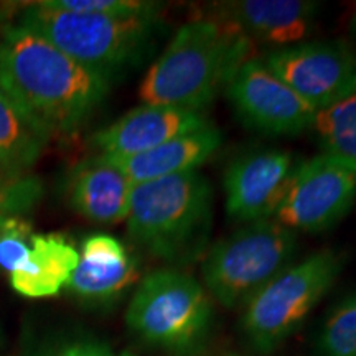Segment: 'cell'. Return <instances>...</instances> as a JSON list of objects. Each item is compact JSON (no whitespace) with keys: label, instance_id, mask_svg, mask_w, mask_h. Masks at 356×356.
<instances>
[{"label":"cell","instance_id":"obj_1","mask_svg":"<svg viewBox=\"0 0 356 356\" xmlns=\"http://www.w3.org/2000/svg\"><path fill=\"white\" fill-rule=\"evenodd\" d=\"M111 89V78L70 58L22 25L0 40V91L44 131L71 136L86 124Z\"/></svg>","mask_w":356,"mask_h":356},{"label":"cell","instance_id":"obj_2","mask_svg":"<svg viewBox=\"0 0 356 356\" xmlns=\"http://www.w3.org/2000/svg\"><path fill=\"white\" fill-rule=\"evenodd\" d=\"M251 47L246 35L220 17L186 22L142 79V104L207 113L236 70L251 58Z\"/></svg>","mask_w":356,"mask_h":356},{"label":"cell","instance_id":"obj_3","mask_svg":"<svg viewBox=\"0 0 356 356\" xmlns=\"http://www.w3.org/2000/svg\"><path fill=\"white\" fill-rule=\"evenodd\" d=\"M129 236L170 267L204 257L213 228V190L207 177L190 172L134 185Z\"/></svg>","mask_w":356,"mask_h":356},{"label":"cell","instance_id":"obj_4","mask_svg":"<svg viewBox=\"0 0 356 356\" xmlns=\"http://www.w3.org/2000/svg\"><path fill=\"white\" fill-rule=\"evenodd\" d=\"M159 15H101L65 10L50 0L26 3L19 25L42 35L74 61L102 74L118 73L144 58Z\"/></svg>","mask_w":356,"mask_h":356},{"label":"cell","instance_id":"obj_5","mask_svg":"<svg viewBox=\"0 0 356 356\" xmlns=\"http://www.w3.org/2000/svg\"><path fill=\"white\" fill-rule=\"evenodd\" d=\"M211 317V300L203 284L175 267L144 275L126 312L134 335L175 356H191L203 348Z\"/></svg>","mask_w":356,"mask_h":356},{"label":"cell","instance_id":"obj_6","mask_svg":"<svg viewBox=\"0 0 356 356\" xmlns=\"http://www.w3.org/2000/svg\"><path fill=\"white\" fill-rule=\"evenodd\" d=\"M297 233L275 220L249 222L208 248L203 287L218 304L238 309L282 273L297 251Z\"/></svg>","mask_w":356,"mask_h":356},{"label":"cell","instance_id":"obj_7","mask_svg":"<svg viewBox=\"0 0 356 356\" xmlns=\"http://www.w3.org/2000/svg\"><path fill=\"white\" fill-rule=\"evenodd\" d=\"M346 256L327 248L291 264L244 307V337L262 355L277 350L337 282Z\"/></svg>","mask_w":356,"mask_h":356},{"label":"cell","instance_id":"obj_8","mask_svg":"<svg viewBox=\"0 0 356 356\" xmlns=\"http://www.w3.org/2000/svg\"><path fill=\"white\" fill-rule=\"evenodd\" d=\"M356 197V162L318 154L302 162L274 220L293 233L318 234L343 218Z\"/></svg>","mask_w":356,"mask_h":356},{"label":"cell","instance_id":"obj_9","mask_svg":"<svg viewBox=\"0 0 356 356\" xmlns=\"http://www.w3.org/2000/svg\"><path fill=\"white\" fill-rule=\"evenodd\" d=\"M261 60L315 113L356 91V48L346 40L273 48Z\"/></svg>","mask_w":356,"mask_h":356},{"label":"cell","instance_id":"obj_10","mask_svg":"<svg viewBox=\"0 0 356 356\" xmlns=\"http://www.w3.org/2000/svg\"><path fill=\"white\" fill-rule=\"evenodd\" d=\"M225 95L248 127L273 136H297L312 129L315 111L275 76L261 58L251 56L236 70Z\"/></svg>","mask_w":356,"mask_h":356},{"label":"cell","instance_id":"obj_11","mask_svg":"<svg viewBox=\"0 0 356 356\" xmlns=\"http://www.w3.org/2000/svg\"><path fill=\"white\" fill-rule=\"evenodd\" d=\"M299 165L291 152L280 149L256 150L233 160L222 178L231 220L243 225L274 220Z\"/></svg>","mask_w":356,"mask_h":356},{"label":"cell","instance_id":"obj_12","mask_svg":"<svg viewBox=\"0 0 356 356\" xmlns=\"http://www.w3.org/2000/svg\"><path fill=\"white\" fill-rule=\"evenodd\" d=\"M207 113L173 108V106L140 104L91 137L99 155L129 157L165 144L178 136L208 126Z\"/></svg>","mask_w":356,"mask_h":356},{"label":"cell","instance_id":"obj_13","mask_svg":"<svg viewBox=\"0 0 356 356\" xmlns=\"http://www.w3.org/2000/svg\"><path fill=\"white\" fill-rule=\"evenodd\" d=\"M140 277V267L127 248L109 234H92L83 243L79 262L66 289L88 305L119 300Z\"/></svg>","mask_w":356,"mask_h":356},{"label":"cell","instance_id":"obj_14","mask_svg":"<svg viewBox=\"0 0 356 356\" xmlns=\"http://www.w3.org/2000/svg\"><path fill=\"white\" fill-rule=\"evenodd\" d=\"M220 19L274 48L305 42L314 30L318 3L309 0H234L218 3Z\"/></svg>","mask_w":356,"mask_h":356},{"label":"cell","instance_id":"obj_15","mask_svg":"<svg viewBox=\"0 0 356 356\" xmlns=\"http://www.w3.org/2000/svg\"><path fill=\"white\" fill-rule=\"evenodd\" d=\"M134 184L104 155L79 162L66 178V198L78 215L101 225L126 221Z\"/></svg>","mask_w":356,"mask_h":356},{"label":"cell","instance_id":"obj_16","mask_svg":"<svg viewBox=\"0 0 356 356\" xmlns=\"http://www.w3.org/2000/svg\"><path fill=\"white\" fill-rule=\"evenodd\" d=\"M222 144V134L215 124L178 136L165 144L147 152L129 157H108L115 167L121 168L134 185L160 180L184 173L198 172L215 155Z\"/></svg>","mask_w":356,"mask_h":356},{"label":"cell","instance_id":"obj_17","mask_svg":"<svg viewBox=\"0 0 356 356\" xmlns=\"http://www.w3.org/2000/svg\"><path fill=\"white\" fill-rule=\"evenodd\" d=\"M79 262V252L61 234H33L29 259L8 274L10 286L26 299L58 296L68 286Z\"/></svg>","mask_w":356,"mask_h":356},{"label":"cell","instance_id":"obj_18","mask_svg":"<svg viewBox=\"0 0 356 356\" xmlns=\"http://www.w3.org/2000/svg\"><path fill=\"white\" fill-rule=\"evenodd\" d=\"M50 139V134L0 91V177L26 175Z\"/></svg>","mask_w":356,"mask_h":356},{"label":"cell","instance_id":"obj_19","mask_svg":"<svg viewBox=\"0 0 356 356\" xmlns=\"http://www.w3.org/2000/svg\"><path fill=\"white\" fill-rule=\"evenodd\" d=\"M325 154L356 162V91L318 111L312 124Z\"/></svg>","mask_w":356,"mask_h":356},{"label":"cell","instance_id":"obj_20","mask_svg":"<svg viewBox=\"0 0 356 356\" xmlns=\"http://www.w3.org/2000/svg\"><path fill=\"white\" fill-rule=\"evenodd\" d=\"M318 356H356V293L341 300L325 320L317 340Z\"/></svg>","mask_w":356,"mask_h":356},{"label":"cell","instance_id":"obj_21","mask_svg":"<svg viewBox=\"0 0 356 356\" xmlns=\"http://www.w3.org/2000/svg\"><path fill=\"white\" fill-rule=\"evenodd\" d=\"M42 180L33 175L0 177V218H24L43 198Z\"/></svg>","mask_w":356,"mask_h":356},{"label":"cell","instance_id":"obj_22","mask_svg":"<svg viewBox=\"0 0 356 356\" xmlns=\"http://www.w3.org/2000/svg\"><path fill=\"white\" fill-rule=\"evenodd\" d=\"M33 234L32 225L24 218H7L0 231V269L12 274L25 264Z\"/></svg>","mask_w":356,"mask_h":356},{"label":"cell","instance_id":"obj_23","mask_svg":"<svg viewBox=\"0 0 356 356\" xmlns=\"http://www.w3.org/2000/svg\"><path fill=\"white\" fill-rule=\"evenodd\" d=\"M65 10L101 13V15H159L162 6L144 0H50Z\"/></svg>","mask_w":356,"mask_h":356},{"label":"cell","instance_id":"obj_24","mask_svg":"<svg viewBox=\"0 0 356 356\" xmlns=\"http://www.w3.org/2000/svg\"><path fill=\"white\" fill-rule=\"evenodd\" d=\"M44 356H114L106 343L91 338H79V340L66 341L48 351Z\"/></svg>","mask_w":356,"mask_h":356},{"label":"cell","instance_id":"obj_25","mask_svg":"<svg viewBox=\"0 0 356 356\" xmlns=\"http://www.w3.org/2000/svg\"><path fill=\"white\" fill-rule=\"evenodd\" d=\"M6 221H7V218H0V231H2L3 225H6Z\"/></svg>","mask_w":356,"mask_h":356},{"label":"cell","instance_id":"obj_26","mask_svg":"<svg viewBox=\"0 0 356 356\" xmlns=\"http://www.w3.org/2000/svg\"><path fill=\"white\" fill-rule=\"evenodd\" d=\"M121 356H136V355H132V353H129V351H124V353L121 355Z\"/></svg>","mask_w":356,"mask_h":356}]
</instances>
